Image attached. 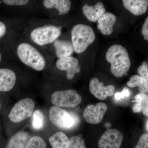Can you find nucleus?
Instances as JSON below:
<instances>
[{"mask_svg": "<svg viewBox=\"0 0 148 148\" xmlns=\"http://www.w3.org/2000/svg\"><path fill=\"white\" fill-rule=\"evenodd\" d=\"M106 58L111 64L112 74L116 77H123L130 69L131 62L129 54L123 46L118 44L112 45L106 52Z\"/></svg>", "mask_w": 148, "mask_h": 148, "instance_id": "nucleus-1", "label": "nucleus"}, {"mask_svg": "<svg viewBox=\"0 0 148 148\" xmlns=\"http://www.w3.org/2000/svg\"><path fill=\"white\" fill-rule=\"evenodd\" d=\"M17 56L21 62L37 71H42L46 65L44 57L39 51L30 44L24 42L16 49Z\"/></svg>", "mask_w": 148, "mask_h": 148, "instance_id": "nucleus-2", "label": "nucleus"}, {"mask_svg": "<svg viewBox=\"0 0 148 148\" xmlns=\"http://www.w3.org/2000/svg\"><path fill=\"white\" fill-rule=\"evenodd\" d=\"M95 38V33L90 26L79 24L72 28V43L74 51L77 53L84 52L94 42Z\"/></svg>", "mask_w": 148, "mask_h": 148, "instance_id": "nucleus-3", "label": "nucleus"}, {"mask_svg": "<svg viewBox=\"0 0 148 148\" xmlns=\"http://www.w3.org/2000/svg\"><path fill=\"white\" fill-rule=\"evenodd\" d=\"M49 117L52 123L62 129L71 128L79 121L78 119L75 114L69 112L56 106L51 108L49 111Z\"/></svg>", "mask_w": 148, "mask_h": 148, "instance_id": "nucleus-4", "label": "nucleus"}, {"mask_svg": "<svg viewBox=\"0 0 148 148\" xmlns=\"http://www.w3.org/2000/svg\"><path fill=\"white\" fill-rule=\"evenodd\" d=\"M61 34L60 28L53 25H47L34 29L31 32L30 37L38 45L44 46L53 42Z\"/></svg>", "mask_w": 148, "mask_h": 148, "instance_id": "nucleus-5", "label": "nucleus"}, {"mask_svg": "<svg viewBox=\"0 0 148 148\" xmlns=\"http://www.w3.org/2000/svg\"><path fill=\"white\" fill-rule=\"evenodd\" d=\"M34 101L30 98L22 99L13 106L8 115L11 121L19 123L31 117L35 108Z\"/></svg>", "mask_w": 148, "mask_h": 148, "instance_id": "nucleus-6", "label": "nucleus"}, {"mask_svg": "<svg viewBox=\"0 0 148 148\" xmlns=\"http://www.w3.org/2000/svg\"><path fill=\"white\" fill-rule=\"evenodd\" d=\"M82 101L81 95L73 89L57 90L51 95V103L54 106L60 108H75L78 106Z\"/></svg>", "mask_w": 148, "mask_h": 148, "instance_id": "nucleus-7", "label": "nucleus"}, {"mask_svg": "<svg viewBox=\"0 0 148 148\" xmlns=\"http://www.w3.org/2000/svg\"><path fill=\"white\" fill-rule=\"evenodd\" d=\"M108 109L107 104L104 103H97L95 106L88 105L84 111V117L88 123L98 124L102 121Z\"/></svg>", "mask_w": 148, "mask_h": 148, "instance_id": "nucleus-8", "label": "nucleus"}, {"mask_svg": "<svg viewBox=\"0 0 148 148\" xmlns=\"http://www.w3.org/2000/svg\"><path fill=\"white\" fill-rule=\"evenodd\" d=\"M123 139V135L116 129L107 130L101 136L98 146L99 148H119Z\"/></svg>", "mask_w": 148, "mask_h": 148, "instance_id": "nucleus-9", "label": "nucleus"}, {"mask_svg": "<svg viewBox=\"0 0 148 148\" xmlns=\"http://www.w3.org/2000/svg\"><path fill=\"white\" fill-rule=\"evenodd\" d=\"M89 90L92 95L99 100H104L108 97L113 95L115 87L113 85L103 86L97 78H93L89 83Z\"/></svg>", "mask_w": 148, "mask_h": 148, "instance_id": "nucleus-10", "label": "nucleus"}, {"mask_svg": "<svg viewBox=\"0 0 148 148\" xmlns=\"http://www.w3.org/2000/svg\"><path fill=\"white\" fill-rule=\"evenodd\" d=\"M56 66L60 71L66 72V76L69 80L73 79L76 73L80 72L78 60L73 56L58 59L56 61Z\"/></svg>", "mask_w": 148, "mask_h": 148, "instance_id": "nucleus-11", "label": "nucleus"}, {"mask_svg": "<svg viewBox=\"0 0 148 148\" xmlns=\"http://www.w3.org/2000/svg\"><path fill=\"white\" fill-rule=\"evenodd\" d=\"M16 74L8 69H0V91L7 92L14 87L16 83Z\"/></svg>", "mask_w": 148, "mask_h": 148, "instance_id": "nucleus-12", "label": "nucleus"}, {"mask_svg": "<svg viewBox=\"0 0 148 148\" xmlns=\"http://www.w3.org/2000/svg\"><path fill=\"white\" fill-rule=\"evenodd\" d=\"M116 16L110 12L105 13L98 20V28L104 35L109 36L114 31V25L116 23Z\"/></svg>", "mask_w": 148, "mask_h": 148, "instance_id": "nucleus-13", "label": "nucleus"}, {"mask_svg": "<svg viewBox=\"0 0 148 148\" xmlns=\"http://www.w3.org/2000/svg\"><path fill=\"white\" fill-rule=\"evenodd\" d=\"M83 12L89 21L95 22L106 12L104 4L98 2L94 5H86L82 7Z\"/></svg>", "mask_w": 148, "mask_h": 148, "instance_id": "nucleus-14", "label": "nucleus"}, {"mask_svg": "<svg viewBox=\"0 0 148 148\" xmlns=\"http://www.w3.org/2000/svg\"><path fill=\"white\" fill-rule=\"evenodd\" d=\"M125 8L135 16H140L147 10L148 1L147 0H123Z\"/></svg>", "mask_w": 148, "mask_h": 148, "instance_id": "nucleus-15", "label": "nucleus"}, {"mask_svg": "<svg viewBox=\"0 0 148 148\" xmlns=\"http://www.w3.org/2000/svg\"><path fill=\"white\" fill-rule=\"evenodd\" d=\"M56 54L59 59L71 56L74 51L72 42L65 40H56L54 41Z\"/></svg>", "mask_w": 148, "mask_h": 148, "instance_id": "nucleus-16", "label": "nucleus"}, {"mask_svg": "<svg viewBox=\"0 0 148 148\" xmlns=\"http://www.w3.org/2000/svg\"><path fill=\"white\" fill-rule=\"evenodd\" d=\"M43 4L46 8H56L59 12V14L68 13L71 5V3L69 0H45Z\"/></svg>", "mask_w": 148, "mask_h": 148, "instance_id": "nucleus-17", "label": "nucleus"}, {"mask_svg": "<svg viewBox=\"0 0 148 148\" xmlns=\"http://www.w3.org/2000/svg\"><path fill=\"white\" fill-rule=\"evenodd\" d=\"M29 139L30 136L27 132H17L10 138L6 148H25Z\"/></svg>", "mask_w": 148, "mask_h": 148, "instance_id": "nucleus-18", "label": "nucleus"}, {"mask_svg": "<svg viewBox=\"0 0 148 148\" xmlns=\"http://www.w3.org/2000/svg\"><path fill=\"white\" fill-rule=\"evenodd\" d=\"M136 102L132 106V111L134 113L143 112L144 115L148 116V96L147 93H141L136 95L135 97Z\"/></svg>", "mask_w": 148, "mask_h": 148, "instance_id": "nucleus-19", "label": "nucleus"}, {"mask_svg": "<svg viewBox=\"0 0 148 148\" xmlns=\"http://www.w3.org/2000/svg\"><path fill=\"white\" fill-rule=\"evenodd\" d=\"M49 142L52 148H69L70 139L64 133L57 132L49 138Z\"/></svg>", "mask_w": 148, "mask_h": 148, "instance_id": "nucleus-20", "label": "nucleus"}, {"mask_svg": "<svg viewBox=\"0 0 148 148\" xmlns=\"http://www.w3.org/2000/svg\"><path fill=\"white\" fill-rule=\"evenodd\" d=\"M127 85L130 88L138 86L141 93H148V81L140 75H133L130 78L129 81L127 82Z\"/></svg>", "mask_w": 148, "mask_h": 148, "instance_id": "nucleus-21", "label": "nucleus"}, {"mask_svg": "<svg viewBox=\"0 0 148 148\" xmlns=\"http://www.w3.org/2000/svg\"><path fill=\"white\" fill-rule=\"evenodd\" d=\"M32 119V125L36 130L42 129L44 126L45 117L42 112L37 110L34 112Z\"/></svg>", "mask_w": 148, "mask_h": 148, "instance_id": "nucleus-22", "label": "nucleus"}, {"mask_svg": "<svg viewBox=\"0 0 148 148\" xmlns=\"http://www.w3.org/2000/svg\"><path fill=\"white\" fill-rule=\"evenodd\" d=\"M25 148H47L46 143L41 137L34 136L29 139Z\"/></svg>", "mask_w": 148, "mask_h": 148, "instance_id": "nucleus-23", "label": "nucleus"}, {"mask_svg": "<svg viewBox=\"0 0 148 148\" xmlns=\"http://www.w3.org/2000/svg\"><path fill=\"white\" fill-rule=\"evenodd\" d=\"M69 148H86L84 140L79 136H73L70 139Z\"/></svg>", "mask_w": 148, "mask_h": 148, "instance_id": "nucleus-24", "label": "nucleus"}, {"mask_svg": "<svg viewBox=\"0 0 148 148\" xmlns=\"http://www.w3.org/2000/svg\"><path fill=\"white\" fill-rule=\"evenodd\" d=\"M138 72L140 76L148 81V64L146 61H143L142 65L139 66Z\"/></svg>", "mask_w": 148, "mask_h": 148, "instance_id": "nucleus-25", "label": "nucleus"}, {"mask_svg": "<svg viewBox=\"0 0 148 148\" xmlns=\"http://www.w3.org/2000/svg\"><path fill=\"white\" fill-rule=\"evenodd\" d=\"M135 148H148V133H145L141 135Z\"/></svg>", "mask_w": 148, "mask_h": 148, "instance_id": "nucleus-26", "label": "nucleus"}, {"mask_svg": "<svg viewBox=\"0 0 148 148\" xmlns=\"http://www.w3.org/2000/svg\"><path fill=\"white\" fill-rule=\"evenodd\" d=\"M2 1L8 5L22 6L27 4L29 1L27 0H3Z\"/></svg>", "mask_w": 148, "mask_h": 148, "instance_id": "nucleus-27", "label": "nucleus"}, {"mask_svg": "<svg viewBox=\"0 0 148 148\" xmlns=\"http://www.w3.org/2000/svg\"><path fill=\"white\" fill-rule=\"evenodd\" d=\"M130 91L127 88H124L121 92H118L115 95V98L116 100L119 101L121 99L128 98L130 96Z\"/></svg>", "mask_w": 148, "mask_h": 148, "instance_id": "nucleus-28", "label": "nucleus"}, {"mask_svg": "<svg viewBox=\"0 0 148 148\" xmlns=\"http://www.w3.org/2000/svg\"><path fill=\"white\" fill-rule=\"evenodd\" d=\"M142 34L144 39L148 41V17L146 18L142 29Z\"/></svg>", "mask_w": 148, "mask_h": 148, "instance_id": "nucleus-29", "label": "nucleus"}, {"mask_svg": "<svg viewBox=\"0 0 148 148\" xmlns=\"http://www.w3.org/2000/svg\"><path fill=\"white\" fill-rule=\"evenodd\" d=\"M6 32V27L5 24L0 21V38L5 35Z\"/></svg>", "mask_w": 148, "mask_h": 148, "instance_id": "nucleus-30", "label": "nucleus"}, {"mask_svg": "<svg viewBox=\"0 0 148 148\" xmlns=\"http://www.w3.org/2000/svg\"><path fill=\"white\" fill-rule=\"evenodd\" d=\"M146 124H147V125H146V129H147V131H148V120L147 121V123H146Z\"/></svg>", "mask_w": 148, "mask_h": 148, "instance_id": "nucleus-31", "label": "nucleus"}, {"mask_svg": "<svg viewBox=\"0 0 148 148\" xmlns=\"http://www.w3.org/2000/svg\"><path fill=\"white\" fill-rule=\"evenodd\" d=\"M1 53H0V62H1Z\"/></svg>", "mask_w": 148, "mask_h": 148, "instance_id": "nucleus-32", "label": "nucleus"}, {"mask_svg": "<svg viewBox=\"0 0 148 148\" xmlns=\"http://www.w3.org/2000/svg\"><path fill=\"white\" fill-rule=\"evenodd\" d=\"M1 103H0V109L1 108Z\"/></svg>", "mask_w": 148, "mask_h": 148, "instance_id": "nucleus-33", "label": "nucleus"}]
</instances>
